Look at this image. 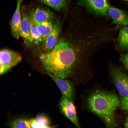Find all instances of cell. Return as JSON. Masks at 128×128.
I'll list each match as a JSON object with an SVG mask.
<instances>
[{"mask_svg":"<svg viewBox=\"0 0 128 128\" xmlns=\"http://www.w3.org/2000/svg\"><path fill=\"white\" fill-rule=\"evenodd\" d=\"M40 57L44 67L49 72L65 79L71 73L76 55L70 45L62 38L51 51L42 54Z\"/></svg>","mask_w":128,"mask_h":128,"instance_id":"cell-1","label":"cell"},{"mask_svg":"<svg viewBox=\"0 0 128 128\" xmlns=\"http://www.w3.org/2000/svg\"><path fill=\"white\" fill-rule=\"evenodd\" d=\"M120 103L118 98L115 94L105 91L93 92L88 100L89 109L100 118L108 128L119 127L115 112Z\"/></svg>","mask_w":128,"mask_h":128,"instance_id":"cell-2","label":"cell"},{"mask_svg":"<svg viewBox=\"0 0 128 128\" xmlns=\"http://www.w3.org/2000/svg\"><path fill=\"white\" fill-rule=\"evenodd\" d=\"M113 82L122 97H128V77L119 68H114L110 73Z\"/></svg>","mask_w":128,"mask_h":128,"instance_id":"cell-3","label":"cell"},{"mask_svg":"<svg viewBox=\"0 0 128 128\" xmlns=\"http://www.w3.org/2000/svg\"><path fill=\"white\" fill-rule=\"evenodd\" d=\"M59 107L62 113L76 127L79 128L76 108L72 101L63 95L59 103Z\"/></svg>","mask_w":128,"mask_h":128,"instance_id":"cell-4","label":"cell"},{"mask_svg":"<svg viewBox=\"0 0 128 128\" xmlns=\"http://www.w3.org/2000/svg\"><path fill=\"white\" fill-rule=\"evenodd\" d=\"M60 29L59 23H55L53 24L51 32L42 40V48L43 51L46 52L45 53L51 51L57 44Z\"/></svg>","mask_w":128,"mask_h":128,"instance_id":"cell-5","label":"cell"},{"mask_svg":"<svg viewBox=\"0 0 128 128\" xmlns=\"http://www.w3.org/2000/svg\"><path fill=\"white\" fill-rule=\"evenodd\" d=\"M22 57L19 53L7 49H3L0 52V64L10 69L21 61Z\"/></svg>","mask_w":128,"mask_h":128,"instance_id":"cell-6","label":"cell"},{"mask_svg":"<svg viewBox=\"0 0 128 128\" xmlns=\"http://www.w3.org/2000/svg\"><path fill=\"white\" fill-rule=\"evenodd\" d=\"M48 74L55 83L63 95L72 101L74 96V90L72 82L70 80L57 77L48 72Z\"/></svg>","mask_w":128,"mask_h":128,"instance_id":"cell-7","label":"cell"},{"mask_svg":"<svg viewBox=\"0 0 128 128\" xmlns=\"http://www.w3.org/2000/svg\"><path fill=\"white\" fill-rule=\"evenodd\" d=\"M81 3L101 15H107L109 5L107 0H81Z\"/></svg>","mask_w":128,"mask_h":128,"instance_id":"cell-8","label":"cell"},{"mask_svg":"<svg viewBox=\"0 0 128 128\" xmlns=\"http://www.w3.org/2000/svg\"><path fill=\"white\" fill-rule=\"evenodd\" d=\"M21 20L20 26V36L23 39L24 42H30L31 31V17L24 11H21Z\"/></svg>","mask_w":128,"mask_h":128,"instance_id":"cell-9","label":"cell"},{"mask_svg":"<svg viewBox=\"0 0 128 128\" xmlns=\"http://www.w3.org/2000/svg\"><path fill=\"white\" fill-rule=\"evenodd\" d=\"M21 0H18L15 10L11 20V33L15 38L18 39L20 36V26L21 16L20 11Z\"/></svg>","mask_w":128,"mask_h":128,"instance_id":"cell-10","label":"cell"},{"mask_svg":"<svg viewBox=\"0 0 128 128\" xmlns=\"http://www.w3.org/2000/svg\"><path fill=\"white\" fill-rule=\"evenodd\" d=\"M108 14L112 19V24L124 25L128 24V15L123 10L110 7Z\"/></svg>","mask_w":128,"mask_h":128,"instance_id":"cell-11","label":"cell"},{"mask_svg":"<svg viewBox=\"0 0 128 128\" xmlns=\"http://www.w3.org/2000/svg\"><path fill=\"white\" fill-rule=\"evenodd\" d=\"M31 17L34 22L38 23L47 21H51L54 18L53 15L50 11L41 7L34 9L32 13Z\"/></svg>","mask_w":128,"mask_h":128,"instance_id":"cell-12","label":"cell"},{"mask_svg":"<svg viewBox=\"0 0 128 128\" xmlns=\"http://www.w3.org/2000/svg\"><path fill=\"white\" fill-rule=\"evenodd\" d=\"M32 128H50L49 120L47 117L43 115H38L35 119H32L29 121Z\"/></svg>","mask_w":128,"mask_h":128,"instance_id":"cell-13","label":"cell"},{"mask_svg":"<svg viewBox=\"0 0 128 128\" xmlns=\"http://www.w3.org/2000/svg\"><path fill=\"white\" fill-rule=\"evenodd\" d=\"M33 21L41 34L43 40L52 30L53 25L51 21H47L40 23Z\"/></svg>","mask_w":128,"mask_h":128,"instance_id":"cell-14","label":"cell"},{"mask_svg":"<svg viewBox=\"0 0 128 128\" xmlns=\"http://www.w3.org/2000/svg\"><path fill=\"white\" fill-rule=\"evenodd\" d=\"M118 44L121 50H128V26L120 29L118 37Z\"/></svg>","mask_w":128,"mask_h":128,"instance_id":"cell-15","label":"cell"},{"mask_svg":"<svg viewBox=\"0 0 128 128\" xmlns=\"http://www.w3.org/2000/svg\"><path fill=\"white\" fill-rule=\"evenodd\" d=\"M31 31L29 43L37 45L42 41L43 39L31 16Z\"/></svg>","mask_w":128,"mask_h":128,"instance_id":"cell-16","label":"cell"},{"mask_svg":"<svg viewBox=\"0 0 128 128\" xmlns=\"http://www.w3.org/2000/svg\"><path fill=\"white\" fill-rule=\"evenodd\" d=\"M42 1L44 4L57 10L64 8L66 5V0H46Z\"/></svg>","mask_w":128,"mask_h":128,"instance_id":"cell-17","label":"cell"},{"mask_svg":"<svg viewBox=\"0 0 128 128\" xmlns=\"http://www.w3.org/2000/svg\"><path fill=\"white\" fill-rule=\"evenodd\" d=\"M10 126L12 128H31L29 121L23 119H18L12 122Z\"/></svg>","mask_w":128,"mask_h":128,"instance_id":"cell-18","label":"cell"},{"mask_svg":"<svg viewBox=\"0 0 128 128\" xmlns=\"http://www.w3.org/2000/svg\"><path fill=\"white\" fill-rule=\"evenodd\" d=\"M121 103L122 108L128 113V97H122Z\"/></svg>","mask_w":128,"mask_h":128,"instance_id":"cell-19","label":"cell"},{"mask_svg":"<svg viewBox=\"0 0 128 128\" xmlns=\"http://www.w3.org/2000/svg\"><path fill=\"white\" fill-rule=\"evenodd\" d=\"M0 74L2 75L7 71L10 68L8 67L0 64Z\"/></svg>","mask_w":128,"mask_h":128,"instance_id":"cell-20","label":"cell"},{"mask_svg":"<svg viewBox=\"0 0 128 128\" xmlns=\"http://www.w3.org/2000/svg\"><path fill=\"white\" fill-rule=\"evenodd\" d=\"M123 62L125 67L128 70V54L124 57L123 60Z\"/></svg>","mask_w":128,"mask_h":128,"instance_id":"cell-21","label":"cell"},{"mask_svg":"<svg viewBox=\"0 0 128 128\" xmlns=\"http://www.w3.org/2000/svg\"><path fill=\"white\" fill-rule=\"evenodd\" d=\"M124 126L125 128H128V116L125 120Z\"/></svg>","mask_w":128,"mask_h":128,"instance_id":"cell-22","label":"cell"},{"mask_svg":"<svg viewBox=\"0 0 128 128\" xmlns=\"http://www.w3.org/2000/svg\"><path fill=\"white\" fill-rule=\"evenodd\" d=\"M125 1L128 2V0H124Z\"/></svg>","mask_w":128,"mask_h":128,"instance_id":"cell-23","label":"cell"},{"mask_svg":"<svg viewBox=\"0 0 128 128\" xmlns=\"http://www.w3.org/2000/svg\"><path fill=\"white\" fill-rule=\"evenodd\" d=\"M41 0V1H44V0Z\"/></svg>","mask_w":128,"mask_h":128,"instance_id":"cell-24","label":"cell"},{"mask_svg":"<svg viewBox=\"0 0 128 128\" xmlns=\"http://www.w3.org/2000/svg\"><path fill=\"white\" fill-rule=\"evenodd\" d=\"M69 1V0H68V2Z\"/></svg>","mask_w":128,"mask_h":128,"instance_id":"cell-25","label":"cell"},{"mask_svg":"<svg viewBox=\"0 0 128 128\" xmlns=\"http://www.w3.org/2000/svg\"></svg>","mask_w":128,"mask_h":128,"instance_id":"cell-26","label":"cell"}]
</instances>
